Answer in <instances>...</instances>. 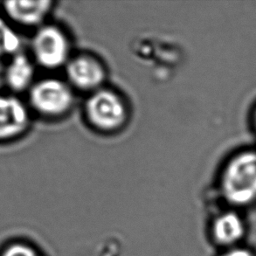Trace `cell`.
Here are the masks:
<instances>
[{"label": "cell", "instance_id": "2", "mask_svg": "<svg viewBox=\"0 0 256 256\" xmlns=\"http://www.w3.org/2000/svg\"><path fill=\"white\" fill-rule=\"evenodd\" d=\"M86 120L94 128L112 132L122 128L127 120L124 100L113 90L100 88L90 94L84 106Z\"/></svg>", "mask_w": 256, "mask_h": 256}, {"label": "cell", "instance_id": "13", "mask_svg": "<svg viewBox=\"0 0 256 256\" xmlns=\"http://www.w3.org/2000/svg\"><path fill=\"white\" fill-rule=\"evenodd\" d=\"M254 126H256V114H254Z\"/></svg>", "mask_w": 256, "mask_h": 256}, {"label": "cell", "instance_id": "3", "mask_svg": "<svg viewBox=\"0 0 256 256\" xmlns=\"http://www.w3.org/2000/svg\"><path fill=\"white\" fill-rule=\"evenodd\" d=\"M28 99L38 114L56 118L70 110L74 97L70 84L56 78H46L35 82L28 91Z\"/></svg>", "mask_w": 256, "mask_h": 256}, {"label": "cell", "instance_id": "8", "mask_svg": "<svg viewBox=\"0 0 256 256\" xmlns=\"http://www.w3.org/2000/svg\"><path fill=\"white\" fill-rule=\"evenodd\" d=\"M34 64L24 52L10 57L4 73L8 88L14 93L29 91L34 84Z\"/></svg>", "mask_w": 256, "mask_h": 256}, {"label": "cell", "instance_id": "11", "mask_svg": "<svg viewBox=\"0 0 256 256\" xmlns=\"http://www.w3.org/2000/svg\"><path fill=\"white\" fill-rule=\"evenodd\" d=\"M1 256H38V254L31 246L22 243H14L6 246Z\"/></svg>", "mask_w": 256, "mask_h": 256}, {"label": "cell", "instance_id": "5", "mask_svg": "<svg viewBox=\"0 0 256 256\" xmlns=\"http://www.w3.org/2000/svg\"><path fill=\"white\" fill-rule=\"evenodd\" d=\"M26 104L12 94H0V142L18 138L30 126Z\"/></svg>", "mask_w": 256, "mask_h": 256}, {"label": "cell", "instance_id": "6", "mask_svg": "<svg viewBox=\"0 0 256 256\" xmlns=\"http://www.w3.org/2000/svg\"><path fill=\"white\" fill-rule=\"evenodd\" d=\"M65 66L68 82L77 90L92 93L102 88L106 71L96 57L90 54L74 56L70 58Z\"/></svg>", "mask_w": 256, "mask_h": 256}, {"label": "cell", "instance_id": "4", "mask_svg": "<svg viewBox=\"0 0 256 256\" xmlns=\"http://www.w3.org/2000/svg\"><path fill=\"white\" fill-rule=\"evenodd\" d=\"M32 52L35 62L48 70L66 66L70 60V40L60 28L43 24L32 40Z\"/></svg>", "mask_w": 256, "mask_h": 256}, {"label": "cell", "instance_id": "10", "mask_svg": "<svg viewBox=\"0 0 256 256\" xmlns=\"http://www.w3.org/2000/svg\"><path fill=\"white\" fill-rule=\"evenodd\" d=\"M22 40L10 21L0 16V58L12 57L20 52Z\"/></svg>", "mask_w": 256, "mask_h": 256}, {"label": "cell", "instance_id": "9", "mask_svg": "<svg viewBox=\"0 0 256 256\" xmlns=\"http://www.w3.org/2000/svg\"><path fill=\"white\" fill-rule=\"evenodd\" d=\"M212 234L220 245L234 246L245 234L242 218L231 212L220 215L212 226Z\"/></svg>", "mask_w": 256, "mask_h": 256}, {"label": "cell", "instance_id": "1", "mask_svg": "<svg viewBox=\"0 0 256 256\" xmlns=\"http://www.w3.org/2000/svg\"><path fill=\"white\" fill-rule=\"evenodd\" d=\"M229 204L246 206L256 202V150H245L229 160L220 178Z\"/></svg>", "mask_w": 256, "mask_h": 256}, {"label": "cell", "instance_id": "12", "mask_svg": "<svg viewBox=\"0 0 256 256\" xmlns=\"http://www.w3.org/2000/svg\"><path fill=\"white\" fill-rule=\"evenodd\" d=\"M222 256H254V254L248 250L234 248L226 251Z\"/></svg>", "mask_w": 256, "mask_h": 256}, {"label": "cell", "instance_id": "7", "mask_svg": "<svg viewBox=\"0 0 256 256\" xmlns=\"http://www.w3.org/2000/svg\"><path fill=\"white\" fill-rule=\"evenodd\" d=\"M52 7V2L49 0H12L3 4L4 12L7 20L26 28L42 26Z\"/></svg>", "mask_w": 256, "mask_h": 256}]
</instances>
